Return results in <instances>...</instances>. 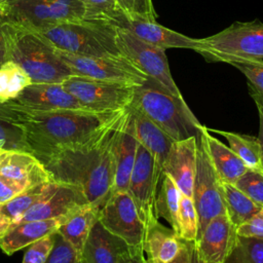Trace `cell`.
<instances>
[{
	"label": "cell",
	"mask_w": 263,
	"mask_h": 263,
	"mask_svg": "<svg viewBox=\"0 0 263 263\" xmlns=\"http://www.w3.org/2000/svg\"><path fill=\"white\" fill-rule=\"evenodd\" d=\"M7 2V0H0V5H4Z\"/></svg>",
	"instance_id": "cell-50"
},
{
	"label": "cell",
	"mask_w": 263,
	"mask_h": 263,
	"mask_svg": "<svg viewBox=\"0 0 263 263\" xmlns=\"http://www.w3.org/2000/svg\"><path fill=\"white\" fill-rule=\"evenodd\" d=\"M53 181L38 184L22 191L15 197L0 205V212L15 223L20 217L34 205L52 186Z\"/></svg>",
	"instance_id": "cell-32"
},
{
	"label": "cell",
	"mask_w": 263,
	"mask_h": 263,
	"mask_svg": "<svg viewBox=\"0 0 263 263\" xmlns=\"http://www.w3.org/2000/svg\"><path fill=\"white\" fill-rule=\"evenodd\" d=\"M115 28V43L119 52L130 61L148 79L156 82L172 95L183 98L168 66L165 50L155 47L121 27Z\"/></svg>",
	"instance_id": "cell-9"
},
{
	"label": "cell",
	"mask_w": 263,
	"mask_h": 263,
	"mask_svg": "<svg viewBox=\"0 0 263 263\" xmlns=\"http://www.w3.org/2000/svg\"><path fill=\"white\" fill-rule=\"evenodd\" d=\"M182 239L172 228H167L159 221L145 234L143 250L148 262L166 263L174 260L183 248Z\"/></svg>",
	"instance_id": "cell-24"
},
{
	"label": "cell",
	"mask_w": 263,
	"mask_h": 263,
	"mask_svg": "<svg viewBox=\"0 0 263 263\" xmlns=\"http://www.w3.org/2000/svg\"><path fill=\"white\" fill-rule=\"evenodd\" d=\"M248 79L250 93H255L263 100V60L261 61H242L231 63Z\"/></svg>",
	"instance_id": "cell-37"
},
{
	"label": "cell",
	"mask_w": 263,
	"mask_h": 263,
	"mask_svg": "<svg viewBox=\"0 0 263 263\" xmlns=\"http://www.w3.org/2000/svg\"><path fill=\"white\" fill-rule=\"evenodd\" d=\"M83 20L105 23L113 27H125L129 20L117 0H80Z\"/></svg>",
	"instance_id": "cell-30"
},
{
	"label": "cell",
	"mask_w": 263,
	"mask_h": 263,
	"mask_svg": "<svg viewBox=\"0 0 263 263\" xmlns=\"http://www.w3.org/2000/svg\"><path fill=\"white\" fill-rule=\"evenodd\" d=\"M196 154V137L174 141L163 166V174L171 176L182 194L190 197H192L193 192Z\"/></svg>",
	"instance_id": "cell-18"
},
{
	"label": "cell",
	"mask_w": 263,
	"mask_h": 263,
	"mask_svg": "<svg viewBox=\"0 0 263 263\" xmlns=\"http://www.w3.org/2000/svg\"><path fill=\"white\" fill-rule=\"evenodd\" d=\"M54 240L55 232L31 243L24 255L22 263H45L52 251Z\"/></svg>",
	"instance_id": "cell-40"
},
{
	"label": "cell",
	"mask_w": 263,
	"mask_h": 263,
	"mask_svg": "<svg viewBox=\"0 0 263 263\" xmlns=\"http://www.w3.org/2000/svg\"><path fill=\"white\" fill-rule=\"evenodd\" d=\"M119 263H147V260L144 257V250L142 248H134L133 251Z\"/></svg>",
	"instance_id": "cell-45"
},
{
	"label": "cell",
	"mask_w": 263,
	"mask_h": 263,
	"mask_svg": "<svg viewBox=\"0 0 263 263\" xmlns=\"http://www.w3.org/2000/svg\"><path fill=\"white\" fill-rule=\"evenodd\" d=\"M221 188L226 215L236 227L260 210V205L255 203L233 184L221 182Z\"/></svg>",
	"instance_id": "cell-27"
},
{
	"label": "cell",
	"mask_w": 263,
	"mask_h": 263,
	"mask_svg": "<svg viewBox=\"0 0 263 263\" xmlns=\"http://www.w3.org/2000/svg\"><path fill=\"white\" fill-rule=\"evenodd\" d=\"M99 221L111 233L123 239L128 246L142 248L145 228L129 194L111 193L100 209Z\"/></svg>",
	"instance_id": "cell-13"
},
{
	"label": "cell",
	"mask_w": 263,
	"mask_h": 263,
	"mask_svg": "<svg viewBox=\"0 0 263 263\" xmlns=\"http://www.w3.org/2000/svg\"><path fill=\"white\" fill-rule=\"evenodd\" d=\"M192 243L193 241H186L183 245L182 250L178 254V256L166 263H191V250H192ZM147 263H156V262H148Z\"/></svg>",
	"instance_id": "cell-44"
},
{
	"label": "cell",
	"mask_w": 263,
	"mask_h": 263,
	"mask_svg": "<svg viewBox=\"0 0 263 263\" xmlns=\"http://www.w3.org/2000/svg\"><path fill=\"white\" fill-rule=\"evenodd\" d=\"M198 232V217L193 198L181 196L178 215V235L186 241H195Z\"/></svg>",
	"instance_id": "cell-34"
},
{
	"label": "cell",
	"mask_w": 263,
	"mask_h": 263,
	"mask_svg": "<svg viewBox=\"0 0 263 263\" xmlns=\"http://www.w3.org/2000/svg\"><path fill=\"white\" fill-rule=\"evenodd\" d=\"M233 185L255 203L263 206V171L247 168Z\"/></svg>",
	"instance_id": "cell-35"
},
{
	"label": "cell",
	"mask_w": 263,
	"mask_h": 263,
	"mask_svg": "<svg viewBox=\"0 0 263 263\" xmlns=\"http://www.w3.org/2000/svg\"><path fill=\"white\" fill-rule=\"evenodd\" d=\"M117 2L129 21H156L152 0H117Z\"/></svg>",
	"instance_id": "cell-38"
},
{
	"label": "cell",
	"mask_w": 263,
	"mask_h": 263,
	"mask_svg": "<svg viewBox=\"0 0 263 263\" xmlns=\"http://www.w3.org/2000/svg\"><path fill=\"white\" fill-rule=\"evenodd\" d=\"M213 132L223 136L227 140L229 147L245 162L248 168L263 171L261 145L258 137L218 129H213Z\"/></svg>",
	"instance_id": "cell-28"
},
{
	"label": "cell",
	"mask_w": 263,
	"mask_h": 263,
	"mask_svg": "<svg viewBox=\"0 0 263 263\" xmlns=\"http://www.w3.org/2000/svg\"><path fill=\"white\" fill-rule=\"evenodd\" d=\"M0 178L27 190L52 181L44 164L32 153L0 149Z\"/></svg>",
	"instance_id": "cell-16"
},
{
	"label": "cell",
	"mask_w": 263,
	"mask_h": 263,
	"mask_svg": "<svg viewBox=\"0 0 263 263\" xmlns=\"http://www.w3.org/2000/svg\"><path fill=\"white\" fill-rule=\"evenodd\" d=\"M139 142L135 135L134 119L129 107L125 110L117 127L114 142L115 178L110 192H124L127 190L132 171L136 161Z\"/></svg>",
	"instance_id": "cell-17"
},
{
	"label": "cell",
	"mask_w": 263,
	"mask_h": 263,
	"mask_svg": "<svg viewBox=\"0 0 263 263\" xmlns=\"http://www.w3.org/2000/svg\"><path fill=\"white\" fill-rule=\"evenodd\" d=\"M205 141L212 163L220 181L234 184L246 172L247 165L230 147L213 137L208 127L205 130Z\"/></svg>",
	"instance_id": "cell-26"
},
{
	"label": "cell",
	"mask_w": 263,
	"mask_h": 263,
	"mask_svg": "<svg viewBox=\"0 0 263 263\" xmlns=\"http://www.w3.org/2000/svg\"><path fill=\"white\" fill-rule=\"evenodd\" d=\"M121 28L128 30L138 38L162 50L168 48H185L198 52L203 47L201 39L186 36L157 24L156 21L132 20L125 27Z\"/></svg>",
	"instance_id": "cell-20"
},
{
	"label": "cell",
	"mask_w": 263,
	"mask_h": 263,
	"mask_svg": "<svg viewBox=\"0 0 263 263\" xmlns=\"http://www.w3.org/2000/svg\"><path fill=\"white\" fill-rule=\"evenodd\" d=\"M9 102L34 109L86 110L62 83H31Z\"/></svg>",
	"instance_id": "cell-21"
},
{
	"label": "cell",
	"mask_w": 263,
	"mask_h": 263,
	"mask_svg": "<svg viewBox=\"0 0 263 263\" xmlns=\"http://www.w3.org/2000/svg\"><path fill=\"white\" fill-rule=\"evenodd\" d=\"M62 85L86 109L93 112H117L128 108L137 85L71 75Z\"/></svg>",
	"instance_id": "cell-10"
},
{
	"label": "cell",
	"mask_w": 263,
	"mask_h": 263,
	"mask_svg": "<svg viewBox=\"0 0 263 263\" xmlns=\"http://www.w3.org/2000/svg\"><path fill=\"white\" fill-rule=\"evenodd\" d=\"M35 32L53 47L70 53L123 57L116 47L115 28L105 23L82 18L63 22Z\"/></svg>",
	"instance_id": "cell-5"
},
{
	"label": "cell",
	"mask_w": 263,
	"mask_h": 263,
	"mask_svg": "<svg viewBox=\"0 0 263 263\" xmlns=\"http://www.w3.org/2000/svg\"><path fill=\"white\" fill-rule=\"evenodd\" d=\"M4 17V9H3V5H0V21H2Z\"/></svg>",
	"instance_id": "cell-49"
},
{
	"label": "cell",
	"mask_w": 263,
	"mask_h": 263,
	"mask_svg": "<svg viewBox=\"0 0 263 263\" xmlns=\"http://www.w3.org/2000/svg\"><path fill=\"white\" fill-rule=\"evenodd\" d=\"M129 109L134 119L136 138L139 144L151 154L156 172L162 178L163 166L174 140L138 109L132 105Z\"/></svg>",
	"instance_id": "cell-22"
},
{
	"label": "cell",
	"mask_w": 263,
	"mask_h": 263,
	"mask_svg": "<svg viewBox=\"0 0 263 263\" xmlns=\"http://www.w3.org/2000/svg\"><path fill=\"white\" fill-rule=\"evenodd\" d=\"M100 209L99 205L86 203L69 215L57 230L80 255L90 229L99 220Z\"/></svg>",
	"instance_id": "cell-25"
},
{
	"label": "cell",
	"mask_w": 263,
	"mask_h": 263,
	"mask_svg": "<svg viewBox=\"0 0 263 263\" xmlns=\"http://www.w3.org/2000/svg\"><path fill=\"white\" fill-rule=\"evenodd\" d=\"M125 110L93 112L34 109L6 102L0 104V117L23 129L31 153L41 161L60 149L93 139L115 122Z\"/></svg>",
	"instance_id": "cell-1"
},
{
	"label": "cell",
	"mask_w": 263,
	"mask_h": 263,
	"mask_svg": "<svg viewBox=\"0 0 263 263\" xmlns=\"http://www.w3.org/2000/svg\"><path fill=\"white\" fill-rule=\"evenodd\" d=\"M237 234L263 238V206L249 220L237 227Z\"/></svg>",
	"instance_id": "cell-41"
},
{
	"label": "cell",
	"mask_w": 263,
	"mask_h": 263,
	"mask_svg": "<svg viewBox=\"0 0 263 263\" xmlns=\"http://www.w3.org/2000/svg\"><path fill=\"white\" fill-rule=\"evenodd\" d=\"M89 203L76 186L53 181L50 189L15 222L62 219L65 220L82 205Z\"/></svg>",
	"instance_id": "cell-14"
},
{
	"label": "cell",
	"mask_w": 263,
	"mask_h": 263,
	"mask_svg": "<svg viewBox=\"0 0 263 263\" xmlns=\"http://www.w3.org/2000/svg\"><path fill=\"white\" fill-rule=\"evenodd\" d=\"M11 224H13V222L0 212V236L10 227Z\"/></svg>",
	"instance_id": "cell-47"
},
{
	"label": "cell",
	"mask_w": 263,
	"mask_h": 263,
	"mask_svg": "<svg viewBox=\"0 0 263 263\" xmlns=\"http://www.w3.org/2000/svg\"><path fill=\"white\" fill-rule=\"evenodd\" d=\"M22 191L24 190H22L16 185H13L10 182H7L0 178V205L9 201Z\"/></svg>",
	"instance_id": "cell-42"
},
{
	"label": "cell",
	"mask_w": 263,
	"mask_h": 263,
	"mask_svg": "<svg viewBox=\"0 0 263 263\" xmlns=\"http://www.w3.org/2000/svg\"><path fill=\"white\" fill-rule=\"evenodd\" d=\"M134 248L107 230L98 220L84 242L81 258L84 263H119Z\"/></svg>",
	"instance_id": "cell-19"
},
{
	"label": "cell",
	"mask_w": 263,
	"mask_h": 263,
	"mask_svg": "<svg viewBox=\"0 0 263 263\" xmlns=\"http://www.w3.org/2000/svg\"><path fill=\"white\" fill-rule=\"evenodd\" d=\"M205 130L206 127L201 124L196 136L197 154L192 198L198 217L197 237L214 217L226 214L221 181L215 171L208 151Z\"/></svg>",
	"instance_id": "cell-8"
},
{
	"label": "cell",
	"mask_w": 263,
	"mask_h": 263,
	"mask_svg": "<svg viewBox=\"0 0 263 263\" xmlns=\"http://www.w3.org/2000/svg\"><path fill=\"white\" fill-rule=\"evenodd\" d=\"M45 263H84L81 255L57 231L51 253Z\"/></svg>",
	"instance_id": "cell-39"
},
{
	"label": "cell",
	"mask_w": 263,
	"mask_h": 263,
	"mask_svg": "<svg viewBox=\"0 0 263 263\" xmlns=\"http://www.w3.org/2000/svg\"><path fill=\"white\" fill-rule=\"evenodd\" d=\"M191 263H204L200 257L198 256L196 250H195V247H194V241L192 243V250H191Z\"/></svg>",
	"instance_id": "cell-48"
},
{
	"label": "cell",
	"mask_w": 263,
	"mask_h": 263,
	"mask_svg": "<svg viewBox=\"0 0 263 263\" xmlns=\"http://www.w3.org/2000/svg\"><path fill=\"white\" fill-rule=\"evenodd\" d=\"M122 115L93 139L42 159L52 181L80 188L89 203L102 206L114 184V142Z\"/></svg>",
	"instance_id": "cell-2"
},
{
	"label": "cell",
	"mask_w": 263,
	"mask_h": 263,
	"mask_svg": "<svg viewBox=\"0 0 263 263\" xmlns=\"http://www.w3.org/2000/svg\"><path fill=\"white\" fill-rule=\"evenodd\" d=\"M237 236V227L223 214L205 225L194 247L204 263H225L235 248Z\"/></svg>",
	"instance_id": "cell-15"
},
{
	"label": "cell",
	"mask_w": 263,
	"mask_h": 263,
	"mask_svg": "<svg viewBox=\"0 0 263 263\" xmlns=\"http://www.w3.org/2000/svg\"><path fill=\"white\" fill-rule=\"evenodd\" d=\"M0 149L22 150L30 152L31 150L26 142L25 134L21 127L14 125L0 117Z\"/></svg>",
	"instance_id": "cell-36"
},
{
	"label": "cell",
	"mask_w": 263,
	"mask_h": 263,
	"mask_svg": "<svg viewBox=\"0 0 263 263\" xmlns=\"http://www.w3.org/2000/svg\"><path fill=\"white\" fill-rule=\"evenodd\" d=\"M63 221L62 219H48L13 223L0 236V249L4 254L12 255L36 240L55 232Z\"/></svg>",
	"instance_id": "cell-23"
},
{
	"label": "cell",
	"mask_w": 263,
	"mask_h": 263,
	"mask_svg": "<svg viewBox=\"0 0 263 263\" xmlns=\"http://www.w3.org/2000/svg\"><path fill=\"white\" fill-rule=\"evenodd\" d=\"M174 141L196 137L201 126L184 98H178L148 79L136 86L130 104Z\"/></svg>",
	"instance_id": "cell-4"
},
{
	"label": "cell",
	"mask_w": 263,
	"mask_h": 263,
	"mask_svg": "<svg viewBox=\"0 0 263 263\" xmlns=\"http://www.w3.org/2000/svg\"><path fill=\"white\" fill-rule=\"evenodd\" d=\"M225 263H263V238L238 235Z\"/></svg>",
	"instance_id": "cell-33"
},
{
	"label": "cell",
	"mask_w": 263,
	"mask_h": 263,
	"mask_svg": "<svg viewBox=\"0 0 263 263\" xmlns=\"http://www.w3.org/2000/svg\"><path fill=\"white\" fill-rule=\"evenodd\" d=\"M161 179L156 172L151 154L139 144L126 192L144 224L145 234L159 221L156 211V190Z\"/></svg>",
	"instance_id": "cell-12"
},
{
	"label": "cell",
	"mask_w": 263,
	"mask_h": 263,
	"mask_svg": "<svg viewBox=\"0 0 263 263\" xmlns=\"http://www.w3.org/2000/svg\"><path fill=\"white\" fill-rule=\"evenodd\" d=\"M1 28L7 61L21 66L33 83H62L72 75L54 47L37 32L4 20Z\"/></svg>",
	"instance_id": "cell-3"
},
{
	"label": "cell",
	"mask_w": 263,
	"mask_h": 263,
	"mask_svg": "<svg viewBox=\"0 0 263 263\" xmlns=\"http://www.w3.org/2000/svg\"><path fill=\"white\" fill-rule=\"evenodd\" d=\"M3 9L5 22L33 31L83 18L80 0H7Z\"/></svg>",
	"instance_id": "cell-7"
},
{
	"label": "cell",
	"mask_w": 263,
	"mask_h": 263,
	"mask_svg": "<svg viewBox=\"0 0 263 263\" xmlns=\"http://www.w3.org/2000/svg\"><path fill=\"white\" fill-rule=\"evenodd\" d=\"M54 49L58 57L75 76L137 86L148 80V77L124 57L80 55L55 47Z\"/></svg>",
	"instance_id": "cell-11"
},
{
	"label": "cell",
	"mask_w": 263,
	"mask_h": 263,
	"mask_svg": "<svg viewBox=\"0 0 263 263\" xmlns=\"http://www.w3.org/2000/svg\"><path fill=\"white\" fill-rule=\"evenodd\" d=\"M252 98L254 99L257 109H258V113H259V134H258V139L260 141V145H261V155H262V166H263V100L258 97L255 93H251Z\"/></svg>",
	"instance_id": "cell-43"
},
{
	"label": "cell",
	"mask_w": 263,
	"mask_h": 263,
	"mask_svg": "<svg viewBox=\"0 0 263 263\" xmlns=\"http://www.w3.org/2000/svg\"><path fill=\"white\" fill-rule=\"evenodd\" d=\"M182 192L176 182L167 174H163L159 193L156 196L158 218L164 219L178 234V215Z\"/></svg>",
	"instance_id": "cell-29"
},
{
	"label": "cell",
	"mask_w": 263,
	"mask_h": 263,
	"mask_svg": "<svg viewBox=\"0 0 263 263\" xmlns=\"http://www.w3.org/2000/svg\"><path fill=\"white\" fill-rule=\"evenodd\" d=\"M32 82L26 71L12 61L0 66V104L14 100Z\"/></svg>",
	"instance_id": "cell-31"
},
{
	"label": "cell",
	"mask_w": 263,
	"mask_h": 263,
	"mask_svg": "<svg viewBox=\"0 0 263 263\" xmlns=\"http://www.w3.org/2000/svg\"><path fill=\"white\" fill-rule=\"evenodd\" d=\"M198 51L208 62L238 63L263 60V23L235 22L224 30L201 38Z\"/></svg>",
	"instance_id": "cell-6"
},
{
	"label": "cell",
	"mask_w": 263,
	"mask_h": 263,
	"mask_svg": "<svg viewBox=\"0 0 263 263\" xmlns=\"http://www.w3.org/2000/svg\"><path fill=\"white\" fill-rule=\"evenodd\" d=\"M3 20L0 21V66L7 61L6 58V45H5V39H4V35L2 32V28H1V24H2Z\"/></svg>",
	"instance_id": "cell-46"
}]
</instances>
